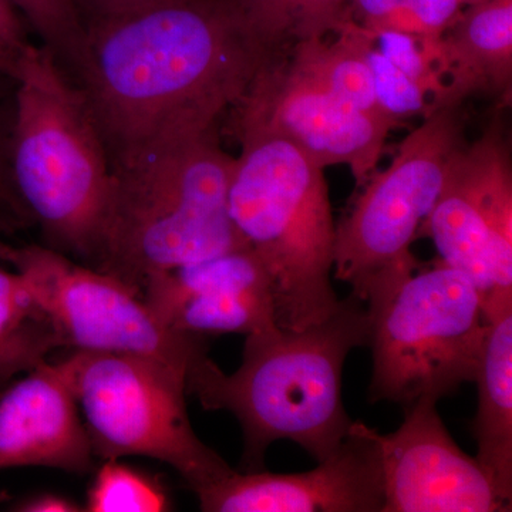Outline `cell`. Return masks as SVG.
<instances>
[{
    "label": "cell",
    "mask_w": 512,
    "mask_h": 512,
    "mask_svg": "<svg viewBox=\"0 0 512 512\" xmlns=\"http://www.w3.org/2000/svg\"><path fill=\"white\" fill-rule=\"evenodd\" d=\"M86 29L76 82L111 161L170 131L218 124L271 56L232 0H167Z\"/></svg>",
    "instance_id": "1"
},
{
    "label": "cell",
    "mask_w": 512,
    "mask_h": 512,
    "mask_svg": "<svg viewBox=\"0 0 512 512\" xmlns=\"http://www.w3.org/2000/svg\"><path fill=\"white\" fill-rule=\"evenodd\" d=\"M370 328L366 303L350 293L316 325L245 336L242 363L232 375L204 353L188 370L187 393L202 409L237 417L244 434L242 473L265 470L266 451L281 440L298 444L319 463L349 434L343 367L353 349L369 346Z\"/></svg>",
    "instance_id": "2"
},
{
    "label": "cell",
    "mask_w": 512,
    "mask_h": 512,
    "mask_svg": "<svg viewBox=\"0 0 512 512\" xmlns=\"http://www.w3.org/2000/svg\"><path fill=\"white\" fill-rule=\"evenodd\" d=\"M234 164L218 124L170 131L114 160L94 268L141 296L154 275L247 247L228 212Z\"/></svg>",
    "instance_id": "3"
},
{
    "label": "cell",
    "mask_w": 512,
    "mask_h": 512,
    "mask_svg": "<svg viewBox=\"0 0 512 512\" xmlns=\"http://www.w3.org/2000/svg\"><path fill=\"white\" fill-rule=\"evenodd\" d=\"M9 134L13 187L46 247L96 265L113 161L82 87L32 45L15 82Z\"/></svg>",
    "instance_id": "4"
},
{
    "label": "cell",
    "mask_w": 512,
    "mask_h": 512,
    "mask_svg": "<svg viewBox=\"0 0 512 512\" xmlns=\"http://www.w3.org/2000/svg\"><path fill=\"white\" fill-rule=\"evenodd\" d=\"M237 137L241 154L229 180V217L264 265L278 326L316 325L339 305L330 281L336 222L325 168L268 131H238Z\"/></svg>",
    "instance_id": "5"
},
{
    "label": "cell",
    "mask_w": 512,
    "mask_h": 512,
    "mask_svg": "<svg viewBox=\"0 0 512 512\" xmlns=\"http://www.w3.org/2000/svg\"><path fill=\"white\" fill-rule=\"evenodd\" d=\"M366 306L370 402L406 409L421 397L440 402L474 382L490 322L463 272L441 261L420 266Z\"/></svg>",
    "instance_id": "6"
},
{
    "label": "cell",
    "mask_w": 512,
    "mask_h": 512,
    "mask_svg": "<svg viewBox=\"0 0 512 512\" xmlns=\"http://www.w3.org/2000/svg\"><path fill=\"white\" fill-rule=\"evenodd\" d=\"M57 365L99 460L153 458L174 468L192 493L234 471L192 429L183 370L148 357L84 350Z\"/></svg>",
    "instance_id": "7"
},
{
    "label": "cell",
    "mask_w": 512,
    "mask_h": 512,
    "mask_svg": "<svg viewBox=\"0 0 512 512\" xmlns=\"http://www.w3.org/2000/svg\"><path fill=\"white\" fill-rule=\"evenodd\" d=\"M423 119L392 164L357 188L336 224L333 274L365 303L420 268L410 247L439 200L451 157L467 143L463 104Z\"/></svg>",
    "instance_id": "8"
},
{
    "label": "cell",
    "mask_w": 512,
    "mask_h": 512,
    "mask_svg": "<svg viewBox=\"0 0 512 512\" xmlns=\"http://www.w3.org/2000/svg\"><path fill=\"white\" fill-rule=\"evenodd\" d=\"M505 107L448 164L439 200L419 232L439 261L476 286L488 322L512 311V163Z\"/></svg>",
    "instance_id": "9"
},
{
    "label": "cell",
    "mask_w": 512,
    "mask_h": 512,
    "mask_svg": "<svg viewBox=\"0 0 512 512\" xmlns=\"http://www.w3.org/2000/svg\"><path fill=\"white\" fill-rule=\"evenodd\" d=\"M10 266L25 276L66 348L148 357L187 375L207 353V338L165 328L130 286L56 249L16 247Z\"/></svg>",
    "instance_id": "10"
},
{
    "label": "cell",
    "mask_w": 512,
    "mask_h": 512,
    "mask_svg": "<svg viewBox=\"0 0 512 512\" xmlns=\"http://www.w3.org/2000/svg\"><path fill=\"white\" fill-rule=\"evenodd\" d=\"M235 109V131L286 138L322 168L348 165L360 188L375 173L387 136L400 124L372 116L302 69L286 50L255 74Z\"/></svg>",
    "instance_id": "11"
},
{
    "label": "cell",
    "mask_w": 512,
    "mask_h": 512,
    "mask_svg": "<svg viewBox=\"0 0 512 512\" xmlns=\"http://www.w3.org/2000/svg\"><path fill=\"white\" fill-rule=\"evenodd\" d=\"M437 400L421 397L402 426L375 430L383 471L382 512L511 511L477 458L467 456L444 426Z\"/></svg>",
    "instance_id": "12"
},
{
    "label": "cell",
    "mask_w": 512,
    "mask_h": 512,
    "mask_svg": "<svg viewBox=\"0 0 512 512\" xmlns=\"http://www.w3.org/2000/svg\"><path fill=\"white\" fill-rule=\"evenodd\" d=\"M194 494L204 512H382L383 471L375 429L353 421L338 450L311 471L234 470Z\"/></svg>",
    "instance_id": "13"
},
{
    "label": "cell",
    "mask_w": 512,
    "mask_h": 512,
    "mask_svg": "<svg viewBox=\"0 0 512 512\" xmlns=\"http://www.w3.org/2000/svg\"><path fill=\"white\" fill-rule=\"evenodd\" d=\"M141 298L165 328L202 338L278 326L268 274L248 247L154 275Z\"/></svg>",
    "instance_id": "14"
},
{
    "label": "cell",
    "mask_w": 512,
    "mask_h": 512,
    "mask_svg": "<svg viewBox=\"0 0 512 512\" xmlns=\"http://www.w3.org/2000/svg\"><path fill=\"white\" fill-rule=\"evenodd\" d=\"M92 443L62 369L45 362L0 393V471L47 467L94 470Z\"/></svg>",
    "instance_id": "15"
},
{
    "label": "cell",
    "mask_w": 512,
    "mask_h": 512,
    "mask_svg": "<svg viewBox=\"0 0 512 512\" xmlns=\"http://www.w3.org/2000/svg\"><path fill=\"white\" fill-rule=\"evenodd\" d=\"M441 90L426 116L488 94L510 106L512 89V0L467 6L440 36ZM424 116V117H426Z\"/></svg>",
    "instance_id": "16"
},
{
    "label": "cell",
    "mask_w": 512,
    "mask_h": 512,
    "mask_svg": "<svg viewBox=\"0 0 512 512\" xmlns=\"http://www.w3.org/2000/svg\"><path fill=\"white\" fill-rule=\"evenodd\" d=\"M473 420L477 461L505 500H512V311L490 322L477 375Z\"/></svg>",
    "instance_id": "17"
},
{
    "label": "cell",
    "mask_w": 512,
    "mask_h": 512,
    "mask_svg": "<svg viewBox=\"0 0 512 512\" xmlns=\"http://www.w3.org/2000/svg\"><path fill=\"white\" fill-rule=\"evenodd\" d=\"M60 348L62 335L25 276L0 268V393Z\"/></svg>",
    "instance_id": "18"
},
{
    "label": "cell",
    "mask_w": 512,
    "mask_h": 512,
    "mask_svg": "<svg viewBox=\"0 0 512 512\" xmlns=\"http://www.w3.org/2000/svg\"><path fill=\"white\" fill-rule=\"evenodd\" d=\"M249 35L269 55L335 35L353 19L350 0H232Z\"/></svg>",
    "instance_id": "19"
},
{
    "label": "cell",
    "mask_w": 512,
    "mask_h": 512,
    "mask_svg": "<svg viewBox=\"0 0 512 512\" xmlns=\"http://www.w3.org/2000/svg\"><path fill=\"white\" fill-rule=\"evenodd\" d=\"M28 26L35 30L74 80L86 55V23L76 0H12Z\"/></svg>",
    "instance_id": "20"
},
{
    "label": "cell",
    "mask_w": 512,
    "mask_h": 512,
    "mask_svg": "<svg viewBox=\"0 0 512 512\" xmlns=\"http://www.w3.org/2000/svg\"><path fill=\"white\" fill-rule=\"evenodd\" d=\"M353 19L369 30L441 36L460 16V0H350Z\"/></svg>",
    "instance_id": "21"
},
{
    "label": "cell",
    "mask_w": 512,
    "mask_h": 512,
    "mask_svg": "<svg viewBox=\"0 0 512 512\" xmlns=\"http://www.w3.org/2000/svg\"><path fill=\"white\" fill-rule=\"evenodd\" d=\"M164 488L141 471L119 460L103 461L87 494L84 511L163 512L170 511Z\"/></svg>",
    "instance_id": "22"
},
{
    "label": "cell",
    "mask_w": 512,
    "mask_h": 512,
    "mask_svg": "<svg viewBox=\"0 0 512 512\" xmlns=\"http://www.w3.org/2000/svg\"><path fill=\"white\" fill-rule=\"evenodd\" d=\"M362 29L363 59L369 67L373 92L380 109L400 124L417 114L426 116L429 107L426 94L377 49L373 33L363 26Z\"/></svg>",
    "instance_id": "23"
},
{
    "label": "cell",
    "mask_w": 512,
    "mask_h": 512,
    "mask_svg": "<svg viewBox=\"0 0 512 512\" xmlns=\"http://www.w3.org/2000/svg\"><path fill=\"white\" fill-rule=\"evenodd\" d=\"M370 32L375 37L377 49L420 87L430 106L441 90L440 36L413 35L396 30Z\"/></svg>",
    "instance_id": "24"
},
{
    "label": "cell",
    "mask_w": 512,
    "mask_h": 512,
    "mask_svg": "<svg viewBox=\"0 0 512 512\" xmlns=\"http://www.w3.org/2000/svg\"><path fill=\"white\" fill-rule=\"evenodd\" d=\"M32 45L22 13L12 0H0V76L15 82Z\"/></svg>",
    "instance_id": "25"
},
{
    "label": "cell",
    "mask_w": 512,
    "mask_h": 512,
    "mask_svg": "<svg viewBox=\"0 0 512 512\" xmlns=\"http://www.w3.org/2000/svg\"><path fill=\"white\" fill-rule=\"evenodd\" d=\"M163 2H167V0H76L86 25L101 22V20L120 18L128 13L150 8V6Z\"/></svg>",
    "instance_id": "26"
},
{
    "label": "cell",
    "mask_w": 512,
    "mask_h": 512,
    "mask_svg": "<svg viewBox=\"0 0 512 512\" xmlns=\"http://www.w3.org/2000/svg\"><path fill=\"white\" fill-rule=\"evenodd\" d=\"M9 134L10 126L5 127L0 119V204L5 205L8 210L18 217L20 222L29 220L22 202H20L9 168Z\"/></svg>",
    "instance_id": "27"
},
{
    "label": "cell",
    "mask_w": 512,
    "mask_h": 512,
    "mask_svg": "<svg viewBox=\"0 0 512 512\" xmlns=\"http://www.w3.org/2000/svg\"><path fill=\"white\" fill-rule=\"evenodd\" d=\"M13 510L20 512H79L84 511V508L63 495L40 494L22 501Z\"/></svg>",
    "instance_id": "28"
},
{
    "label": "cell",
    "mask_w": 512,
    "mask_h": 512,
    "mask_svg": "<svg viewBox=\"0 0 512 512\" xmlns=\"http://www.w3.org/2000/svg\"><path fill=\"white\" fill-rule=\"evenodd\" d=\"M20 222L18 217L13 214L12 211L8 210L5 205L0 204V262L2 264H9L12 261V256L15 254L16 247L6 239V235L9 234L13 224Z\"/></svg>",
    "instance_id": "29"
},
{
    "label": "cell",
    "mask_w": 512,
    "mask_h": 512,
    "mask_svg": "<svg viewBox=\"0 0 512 512\" xmlns=\"http://www.w3.org/2000/svg\"><path fill=\"white\" fill-rule=\"evenodd\" d=\"M481 2H484V0H460V3H461V5H463V8H464V6H473V5H477V3H481Z\"/></svg>",
    "instance_id": "30"
}]
</instances>
